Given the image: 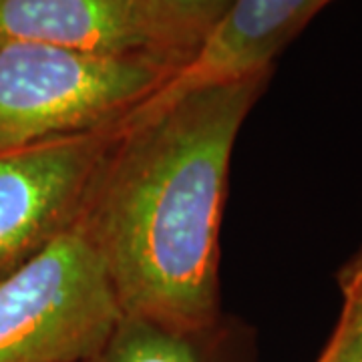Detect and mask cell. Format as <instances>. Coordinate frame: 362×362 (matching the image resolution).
Segmentation results:
<instances>
[{
	"mask_svg": "<svg viewBox=\"0 0 362 362\" xmlns=\"http://www.w3.org/2000/svg\"><path fill=\"white\" fill-rule=\"evenodd\" d=\"M316 362H362V314L342 304L337 328Z\"/></svg>",
	"mask_w": 362,
	"mask_h": 362,
	"instance_id": "9",
	"label": "cell"
},
{
	"mask_svg": "<svg viewBox=\"0 0 362 362\" xmlns=\"http://www.w3.org/2000/svg\"><path fill=\"white\" fill-rule=\"evenodd\" d=\"M85 362H258L254 337L242 324L218 320L177 328L121 314L109 337Z\"/></svg>",
	"mask_w": 362,
	"mask_h": 362,
	"instance_id": "7",
	"label": "cell"
},
{
	"mask_svg": "<svg viewBox=\"0 0 362 362\" xmlns=\"http://www.w3.org/2000/svg\"><path fill=\"white\" fill-rule=\"evenodd\" d=\"M0 42L151 57L177 73L202 47L157 0H0Z\"/></svg>",
	"mask_w": 362,
	"mask_h": 362,
	"instance_id": "5",
	"label": "cell"
},
{
	"mask_svg": "<svg viewBox=\"0 0 362 362\" xmlns=\"http://www.w3.org/2000/svg\"><path fill=\"white\" fill-rule=\"evenodd\" d=\"M121 314L101 259L73 226L0 280V362H85Z\"/></svg>",
	"mask_w": 362,
	"mask_h": 362,
	"instance_id": "3",
	"label": "cell"
},
{
	"mask_svg": "<svg viewBox=\"0 0 362 362\" xmlns=\"http://www.w3.org/2000/svg\"><path fill=\"white\" fill-rule=\"evenodd\" d=\"M332 0H233L195 57L143 103L276 69V59Z\"/></svg>",
	"mask_w": 362,
	"mask_h": 362,
	"instance_id": "6",
	"label": "cell"
},
{
	"mask_svg": "<svg viewBox=\"0 0 362 362\" xmlns=\"http://www.w3.org/2000/svg\"><path fill=\"white\" fill-rule=\"evenodd\" d=\"M175 73L151 57L0 42V153L115 127Z\"/></svg>",
	"mask_w": 362,
	"mask_h": 362,
	"instance_id": "2",
	"label": "cell"
},
{
	"mask_svg": "<svg viewBox=\"0 0 362 362\" xmlns=\"http://www.w3.org/2000/svg\"><path fill=\"white\" fill-rule=\"evenodd\" d=\"M342 304L362 314V247L338 272Z\"/></svg>",
	"mask_w": 362,
	"mask_h": 362,
	"instance_id": "10",
	"label": "cell"
},
{
	"mask_svg": "<svg viewBox=\"0 0 362 362\" xmlns=\"http://www.w3.org/2000/svg\"><path fill=\"white\" fill-rule=\"evenodd\" d=\"M159 6L192 37L204 42L233 0H157Z\"/></svg>",
	"mask_w": 362,
	"mask_h": 362,
	"instance_id": "8",
	"label": "cell"
},
{
	"mask_svg": "<svg viewBox=\"0 0 362 362\" xmlns=\"http://www.w3.org/2000/svg\"><path fill=\"white\" fill-rule=\"evenodd\" d=\"M274 69L141 103L117 125L77 226L123 314L177 328L221 318L220 232L235 139Z\"/></svg>",
	"mask_w": 362,
	"mask_h": 362,
	"instance_id": "1",
	"label": "cell"
},
{
	"mask_svg": "<svg viewBox=\"0 0 362 362\" xmlns=\"http://www.w3.org/2000/svg\"><path fill=\"white\" fill-rule=\"evenodd\" d=\"M115 129L0 153V280L77 223Z\"/></svg>",
	"mask_w": 362,
	"mask_h": 362,
	"instance_id": "4",
	"label": "cell"
}]
</instances>
